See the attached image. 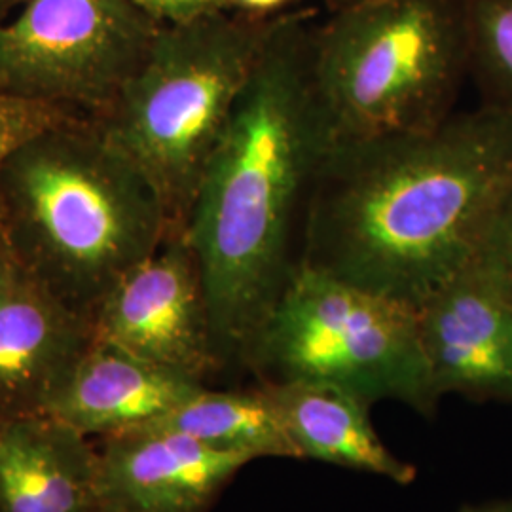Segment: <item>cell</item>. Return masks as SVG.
I'll use <instances>...</instances> for the list:
<instances>
[{
  "mask_svg": "<svg viewBox=\"0 0 512 512\" xmlns=\"http://www.w3.org/2000/svg\"><path fill=\"white\" fill-rule=\"evenodd\" d=\"M329 2L330 10H336V8H342V6H348L353 2H359V0H327Z\"/></svg>",
  "mask_w": 512,
  "mask_h": 512,
  "instance_id": "obj_23",
  "label": "cell"
},
{
  "mask_svg": "<svg viewBox=\"0 0 512 512\" xmlns=\"http://www.w3.org/2000/svg\"><path fill=\"white\" fill-rule=\"evenodd\" d=\"M258 384L321 382L366 404L431 416L439 397L421 351L418 310L300 266L245 355Z\"/></svg>",
  "mask_w": 512,
  "mask_h": 512,
  "instance_id": "obj_6",
  "label": "cell"
},
{
  "mask_svg": "<svg viewBox=\"0 0 512 512\" xmlns=\"http://www.w3.org/2000/svg\"><path fill=\"white\" fill-rule=\"evenodd\" d=\"M147 427L179 431L220 452L249 458L296 459L293 444L266 391L202 387L188 401Z\"/></svg>",
  "mask_w": 512,
  "mask_h": 512,
  "instance_id": "obj_15",
  "label": "cell"
},
{
  "mask_svg": "<svg viewBox=\"0 0 512 512\" xmlns=\"http://www.w3.org/2000/svg\"><path fill=\"white\" fill-rule=\"evenodd\" d=\"M205 384L93 340L46 414L90 439L147 427Z\"/></svg>",
  "mask_w": 512,
  "mask_h": 512,
  "instance_id": "obj_13",
  "label": "cell"
},
{
  "mask_svg": "<svg viewBox=\"0 0 512 512\" xmlns=\"http://www.w3.org/2000/svg\"><path fill=\"white\" fill-rule=\"evenodd\" d=\"M8 2H12V0H0V8H2V6H6Z\"/></svg>",
  "mask_w": 512,
  "mask_h": 512,
  "instance_id": "obj_24",
  "label": "cell"
},
{
  "mask_svg": "<svg viewBox=\"0 0 512 512\" xmlns=\"http://www.w3.org/2000/svg\"><path fill=\"white\" fill-rule=\"evenodd\" d=\"M0 228L19 266L88 317L181 230L147 175L82 116L40 129L6 156Z\"/></svg>",
  "mask_w": 512,
  "mask_h": 512,
  "instance_id": "obj_3",
  "label": "cell"
},
{
  "mask_svg": "<svg viewBox=\"0 0 512 512\" xmlns=\"http://www.w3.org/2000/svg\"><path fill=\"white\" fill-rule=\"evenodd\" d=\"M71 116L73 114L65 110L27 101L0 90V165L25 139Z\"/></svg>",
  "mask_w": 512,
  "mask_h": 512,
  "instance_id": "obj_18",
  "label": "cell"
},
{
  "mask_svg": "<svg viewBox=\"0 0 512 512\" xmlns=\"http://www.w3.org/2000/svg\"><path fill=\"white\" fill-rule=\"evenodd\" d=\"M512 184V112L480 105L435 128L330 150L302 266L418 310L461 274Z\"/></svg>",
  "mask_w": 512,
  "mask_h": 512,
  "instance_id": "obj_2",
  "label": "cell"
},
{
  "mask_svg": "<svg viewBox=\"0 0 512 512\" xmlns=\"http://www.w3.org/2000/svg\"><path fill=\"white\" fill-rule=\"evenodd\" d=\"M435 395L512 403V304L465 268L418 308Z\"/></svg>",
  "mask_w": 512,
  "mask_h": 512,
  "instance_id": "obj_10",
  "label": "cell"
},
{
  "mask_svg": "<svg viewBox=\"0 0 512 512\" xmlns=\"http://www.w3.org/2000/svg\"><path fill=\"white\" fill-rule=\"evenodd\" d=\"M93 340L207 385L226 368L215 344L202 272L183 230L133 266L90 315Z\"/></svg>",
  "mask_w": 512,
  "mask_h": 512,
  "instance_id": "obj_8",
  "label": "cell"
},
{
  "mask_svg": "<svg viewBox=\"0 0 512 512\" xmlns=\"http://www.w3.org/2000/svg\"><path fill=\"white\" fill-rule=\"evenodd\" d=\"M158 27L128 0H27L0 23V90L99 120Z\"/></svg>",
  "mask_w": 512,
  "mask_h": 512,
  "instance_id": "obj_7",
  "label": "cell"
},
{
  "mask_svg": "<svg viewBox=\"0 0 512 512\" xmlns=\"http://www.w3.org/2000/svg\"><path fill=\"white\" fill-rule=\"evenodd\" d=\"M92 342L90 317L19 266L0 302V418L46 412Z\"/></svg>",
  "mask_w": 512,
  "mask_h": 512,
  "instance_id": "obj_11",
  "label": "cell"
},
{
  "mask_svg": "<svg viewBox=\"0 0 512 512\" xmlns=\"http://www.w3.org/2000/svg\"><path fill=\"white\" fill-rule=\"evenodd\" d=\"M306 12L272 16L184 220L224 366H243L302 266L311 198L336 143Z\"/></svg>",
  "mask_w": 512,
  "mask_h": 512,
  "instance_id": "obj_1",
  "label": "cell"
},
{
  "mask_svg": "<svg viewBox=\"0 0 512 512\" xmlns=\"http://www.w3.org/2000/svg\"><path fill=\"white\" fill-rule=\"evenodd\" d=\"M18 272V258L14 255L6 234L0 228V302H2L4 294L8 293V289L12 287Z\"/></svg>",
  "mask_w": 512,
  "mask_h": 512,
  "instance_id": "obj_20",
  "label": "cell"
},
{
  "mask_svg": "<svg viewBox=\"0 0 512 512\" xmlns=\"http://www.w3.org/2000/svg\"><path fill=\"white\" fill-rule=\"evenodd\" d=\"M270 19L224 10L160 25L114 105L95 120L156 186L181 230Z\"/></svg>",
  "mask_w": 512,
  "mask_h": 512,
  "instance_id": "obj_4",
  "label": "cell"
},
{
  "mask_svg": "<svg viewBox=\"0 0 512 512\" xmlns=\"http://www.w3.org/2000/svg\"><path fill=\"white\" fill-rule=\"evenodd\" d=\"M99 452L46 412L0 418V512H97Z\"/></svg>",
  "mask_w": 512,
  "mask_h": 512,
  "instance_id": "obj_12",
  "label": "cell"
},
{
  "mask_svg": "<svg viewBox=\"0 0 512 512\" xmlns=\"http://www.w3.org/2000/svg\"><path fill=\"white\" fill-rule=\"evenodd\" d=\"M459 512H512V497L494 499L480 505H463Z\"/></svg>",
  "mask_w": 512,
  "mask_h": 512,
  "instance_id": "obj_22",
  "label": "cell"
},
{
  "mask_svg": "<svg viewBox=\"0 0 512 512\" xmlns=\"http://www.w3.org/2000/svg\"><path fill=\"white\" fill-rule=\"evenodd\" d=\"M313 74L338 141L435 128L469 78L465 0H359L313 31Z\"/></svg>",
  "mask_w": 512,
  "mask_h": 512,
  "instance_id": "obj_5",
  "label": "cell"
},
{
  "mask_svg": "<svg viewBox=\"0 0 512 512\" xmlns=\"http://www.w3.org/2000/svg\"><path fill=\"white\" fill-rule=\"evenodd\" d=\"M232 6L241 12L253 14V16H262L266 18L268 12H274L279 6H283L289 0H230Z\"/></svg>",
  "mask_w": 512,
  "mask_h": 512,
  "instance_id": "obj_21",
  "label": "cell"
},
{
  "mask_svg": "<svg viewBox=\"0 0 512 512\" xmlns=\"http://www.w3.org/2000/svg\"><path fill=\"white\" fill-rule=\"evenodd\" d=\"M158 25L184 23L224 10H236L230 0H128Z\"/></svg>",
  "mask_w": 512,
  "mask_h": 512,
  "instance_id": "obj_19",
  "label": "cell"
},
{
  "mask_svg": "<svg viewBox=\"0 0 512 512\" xmlns=\"http://www.w3.org/2000/svg\"><path fill=\"white\" fill-rule=\"evenodd\" d=\"M258 385L274 406L296 459L325 461L403 486L416 480V467L385 446L368 418L370 404L357 395L321 382Z\"/></svg>",
  "mask_w": 512,
  "mask_h": 512,
  "instance_id": "obj_14",
  "label": "cell"
},
{
  "mask_svg": "<svg viewBox=\"0 0 512 512\" xmlns=\"http://www.w3.org/2000/svg\"><path fill=\"white\" fill-rule=\"evenodd\" d=\"M467 268L512 304V184L495 205Z\"/></svg>",
  "mask_w": 512,
  "mask_h": 512,
  "instance_id": "obj_17",
  "label": "cell"
},
{
  "mask_svg": "<svg viewBox=\"0 0 512 512\" xmlns=\"http://www.w3.org/2000/svg\"><path fill=\"white\" fill-rule=\"evenodd\" d=\"M97 452V512H209L251 463L162 427L110 435Z\"/></svg>",
  "mask_w": 512,
  "mask_h": 512,
  "instance_id": "obj_9",
  "label": "cell"
},
{
  "mask_svg": "<svg viewBox=\"0 0 512 512\" xmlns=\"http://www.w3.org/2000/svg\"><path fill=\"white\" fill-rule=\"evenodd\" d=\"M465 14L480 105L512 112V0H465Z\"/></svg>",
  "mask_w": 512,
  "mask_h": 512,
  "instance_id": "obj_16",
  "label": "cell"
}]
</instances>
